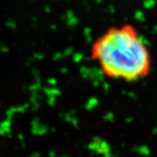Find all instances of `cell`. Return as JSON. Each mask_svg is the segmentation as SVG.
<instances>
[{"label":"cell","instance_id":"1","mask_svg":"<svg viewBox=\"0 0 157 157\" xmlns=\"http://www.w3.org/2000/svg\"><path fill=\"white\" fill-rule=\"evenodd\" d=\"M90 58L107 78L128 83L147 78L153 66L151 52L131 24L102 33L91 45Z\"/></svg>","mask_w":157,"mask_h":157}]
</instances>
